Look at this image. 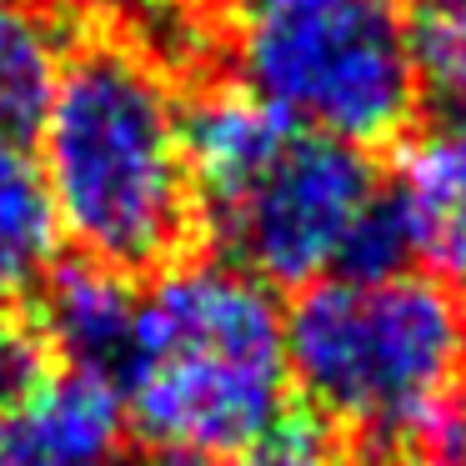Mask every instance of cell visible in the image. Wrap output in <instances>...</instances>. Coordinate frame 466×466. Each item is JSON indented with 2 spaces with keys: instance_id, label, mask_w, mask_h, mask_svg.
<instances>
[{
  "instance_id": "cell-1",
  "label": "cell",
  "mask_w": 466,
  "mask_h": 466,
  "mask_svg": "<svg viewBox=\"0 0 466 466\" xmlns=\"http://www.w3.org/2000/svg\"><path fill=\"white\" fill-rule=\"evenodd\" d=\"M196 211L226 261L266 286L401 266L386 181L361 146L281 116L246 86L186 106Z\"/></svg>"
},
{
  "instance_id": "cell-2",
  "label": "cell",
  "mask_w": 466,
  "mask_h": 466,
  "mask_svg": "<svg viewBox=\"0 0 466 466\" xmlns=\"http://www.w3.org/2000/svg\"><path fill=\"white\" fill-rule=\"evenodd\" d=\"M66 241L116 271L166 266L196 221L186 106L166 71L126 41L66 56L35 131Z\"/></svg>"
},
{
  "instance_id": "cell-3",
  "label": "cell",
  "mask_w": 466,
  "mask_h": 466,
  "mask_svg": "<svg viewBox=\"0 0 466 466\" xmlns=\"http://www.w3.org/2000/svg\"><path fill=\"white\" fill-rule=\"evenodd\" d=\"M116 386L156 451H251L291 426L286 311L231 261L166 266L136 296Z\"/></svg>"
},
{
  "instance_id": "cell-4",
  "label": "cell",
  "mask_w": 466,
  "mask_h": 466,
  "mask_svg": "<svg viewBox=\"0 0 466 466\" xmlns=\"http://www.w3.org/2000/svg\"><path fill=\"white\" fill-rule=\"evenodd\" d=\"M286 356L326 421L426 461L466 406V301L411 266L326 276L286 311Z\"/></svg>"
},
{
  "instance_id": "cell-5",
  "label": "cell",
  "mask_w": 466,
  "mask_h": 466,
  "mask_svg": "<svg viewBox=\"0 0 466 466\" xmlns=\"http://www.w3.org/2000/svg\"><path fill=\"white\" fill-rule=\"evenodd\" d=\"M241 86L351 146L401 136L421 96L406 0H221Z\"/></svg>"
},
{
  "instance_id": "cell-6",
  "label": "cell",
  "mask_w": 466,
  "mask_h": 466,
  "mask_svg": "<svg viewBox=\"0 0 466 466\" xmlns=\"http://www.w3.org/2000/svg\"><path fill=\"white\" fill-rule=\"evenodd\" d=\"M126 396L101 371H41L0 406V466H126Z\"/></svg>"
},
{
  "instance_id": "cell-7",
  "label": "cell",
  "mask_w": 466,
  "mask_h": 466,
  "mask_svg": "<svg viewBox=\"0 0 466 466\" xmlns=\"http://www.w3.org/2000/svg\"><path fill=\"white\" fill-rule=\"evenodd\" d=\"M386 211L401 256L441 281L466 286V106H451L396 151Z\"/></svg>"
},
{
  "instance_id": "cell-8",
  "label": "cell",
  "mask_w": 466,
  "mask_h": 466,
  "mask_svg": "<svg viewBox=\"0 0 466 466\" xmlns=\"http://www.w3.org/2000/svg\"><path fill=\"white\" fill-rule=\"evenodd\" d=\"M136 286L126 281V271L101 266L91 256L81 261L51 266V276L41 281V336L51 351L66 356V366L81 371H101L116 381V366L126 356L131 341V321H136Z\"/></svg>"
},
{
  "instance_id": "cell-9",
  "label": "cell",
  "mask_w": 466,
  "mask_h": 466,
  "mask_svg": "<svg viewBox=\"0 0 466 466\" xmlns=\"http://www.w3.org/2000/svg\"><path fill=\"white\" fill-rule=\"evenodd\" d=\"M66 71V41L35 0H0V141H31Z\"/></svg>"
},
{
  "instance_id": "cell-10",
  "label": "cell",
  "mask_w": 466,
  "mask_h": 466,
  "mask_svg": "<svg viewBox=\"0 0 466 466\" xmlns=\"http://www.w3.org/2000/svg\"><path fill=\"white\" fill-rule=\"evenodd\" d=\"M61 241L66 231L35 151H25V141H0V296L41 286Z\"/></svg>"
},
{
  "instance_id": "cell-11",
  "label": "cell",
  "mask_w": 466,
  "mask_h": 466,
  "mask_svg": "<svg viewBox=\"0 0 466 466\" xmlns=\"http://www.w3.org/2000/svg\"><path fill=\"white\" fill-rule=\"evenodd\" d=\"M421 81L446 106H466V0H421L411 11Z\"/></svg>"
},
{
  "instance_id": "cell-12",
  "label": "cell",
  "mask_w": 466,
  "mask_h": 466,
  "mask_svg": "<svg viewBox=\"0 0 466 466\" xmlns=\"http://www.w3.org/2000/svg\"><path fill=\"white\" fill-rule=\"evenodd\" d=\"M146 466H351V456L341 446H331L326 436L306 431V426H286L271 441L251 446L236 456H196V451H156Z\"/></svg>"
},
{
  "instance_id": "cell-13",
  "label": "cell",
  "mask_w": 466,
  "mask_h": 466,
  "mask_svg": "<svg viewBox=\"0 0 466 466\" xmlns=\"http://www.w3.org/2000/svg\"><path fill=\"white\" fill-rule=\"evenodd\" d=\"M46 341L31 331V326L11 321V316H0V406L21 396L35 376L46 371Z\"/></svg>"
},
{
  "instance_id": "cell-14",
  "label": "cell",
  "mask_w": 466,
  "mask_h": 466,
  "mask_svg": "<svg viewBox=\"0 0 466 466\" xmlns=\"http://www.w3.org/2000/svg\"><path fill=\"white\" fill-rule=\"evenodd\" d=\"M426 466H466V406H461V416L446 426V436L436 441V451L426 456Z\"/></svg>"
}]
</instances>
